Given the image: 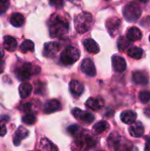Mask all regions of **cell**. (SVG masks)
<instances>
[{"label": "cell", "instance_id": "cell-41", "mask_svg": "<svg viewBox=\"0 0 150 151\" xmlns=\"http://www.w3.org/2000/svg\"><path fill=\"white\" fill-rule=\"evenodd\" d=\"M140 2H141V3H147L148 2V0H139Z\"/></svg>", "mask_w": 150, "mask_h": 151}, {"label": "cell", "instance_id": "cell-25", "mask_svg": "<svg viewBox=\"0 0 150 151\" xmlns=\"http://www.w3.org/2000/svg\"><path fill=\"white\" fill-rule=\"evenodd\" d=\"M110 128V125L109 123H107L106 121H99L96 124L94 125L93 127V131L96 134H100L103 132H105L106 130H108Z\"/></svg>", "mask_w": 150, "mask_h": 151}, {"label": "cell", "instance_id": "cell-6", "mask_svg": "<svg viewBox=\"0 0 150 151\" xmlns=\"http://www.w3.org/2000/svg\"><path fill=\"white\" fill-rule=\"evenodd\" d=\"M124 17L126 20L130 22L136 21L141 15V9L136 3H129L127 4L123 10Z\"/></svg>", "mask_w": 150, "mask_h": 151}, {"label": "cell", "instance_id": "cell-24", "mask_svg": "<svg viewBox=\"0 0 150 151\" xmlns=\"http://www.w3.org/2000/svg\"><path fill=\"white\" fill-rule=\"evenodd\" d=\"M10 22L11 24L13 26V27H21L24 22H25V18L24 16L21 14V13H19V12H14L11 15V18H10Z\"/></svg>", "mask_w": 150, "mask_h": 151}, {"label": "cell", "instance_id": "cell-35", "mask_svg": "<svg viewBox=\"0 0 150 151\" xmlns=\"http://www.w3.org/2000/svg\"><path fill=\"white\" fill-rule=\"evenodd\" d=\"M9 7V0H0V14L6 12Z\"/></svg>", "mask_w": 150, "mask_h": 151}, {"label": "cell", "instance_id": "cell-5", "mask_svg": "<svg viewBox=\"0 0 150 151\" xmlns=\"http://www.w3.org/2000/svg\"><path fill=\"white\" fill-rule=\"evenodd\" d=\"M80 57V52L77 48L72 46H68L61 52L60 59L64 65H71L74 64L76 61H78Z\"/></svg>", "mask_w": 150, "mask_h": 151}, {"label": "cell", "instance_id": "cell-26", "mask_svg": "<svg viewBox=\"0 0 150 151\" xmlns=\"http://www.w3.org/2000/svg\"><path fill=\"white\" fill-rule=\"evenodd\" d=\"M127 55L134 59H140L142 58L143 50L139 47H132L129 50H127Z\"/></svg>", "mask_w": 150, "mask_h": 151}, {"label": "cell", "instance_id": "cell-31", "mask_svg": "<svg viewBox=\"0 0 150 151\" xmlns=\"http://www.w3.org/2000/svg\"><path fill=\"white\" fill-rule=\"evenodd\" d=\"M67 132H68L72 136L76 137L77 135H79V134L82 132V129H81L78 125H72V126H70V127L67 128Z\"/></svg>", "mask_w": 150, "mask_h": 151}, {"label": "cell", "instance_id": "cell-32", "mask_svg": "<svg viewBox=\"0 0 150 151\" xmlns=\"http://www.w3.org/2000/svg\"><path fill=\"white\" fill-rule=\"evenodd\" d=\"M139 99L143 104L149 103L150 101V91H141V92H140Z\"/></svg>", "mask_w": 150, "mask_h": 151}, {"label": "cell", "instance_id": "cell-38", "mask_svg": "<svg viewBox=\"0 0 150 151\" xmlns=\"http://www.w3.org/2000/svg\"><path fill=\"white\" fill-rule=\"evenodd\" d=\"M144 114H145L148 118H149L150 119V107L146 108V109L144 110Z\"/></svg>", "mask_w": 150, "mask_h": 151}, {"label": "cell", "instance_id": "cell-40", "mask_svg": "<svg viewBox=\"0 0 150 151\" xmlns=\"http://www.w3.org/2000/svg\"><path fill=\"white\" fill-rule=\"evenodd\" d=\"M4 50L0 47V58H2L4 57Z\"/></svg>", "mask_w": 150, "mask_h": 151}, {"label": "cell", "instance_id": "cell-39", "mask_svg": "<svg viewBox=\"0 0 150 151\" xmlns=\"http://www.w3.org/2000/svg\"><path fill=\"white\" fill-rule=\"evenodd\" d=\"M4 62L2 61V60H0V73L3 72V70H4Z\"/></svg>", "mask_w": 150, "mask_h": 151}, {"label": "cell", "instance_id": "cell-23", "mask_svg": "<svg viewBox=\"0 0 150 151\" xmlns=\"http://www.w3.org/2000/svg\"><path fill=\"white\" fill-rule=\"evenodd\" d=\"M32 85L28 82H23L20 84L19 88V96L22 99H25L27 97L29 96V95L32 92Z\"/></svg>", "mask_w": 150, "mask_h": 151}, {"label": "cell", "instance_id": "cell-27", "mask_svg": "<svg viewBox=\"0 0 150 151\" xmlns=\"http://www.w3.org/2000/svg\"><path fill=\"white\" fill-rule=\"evenodd\" d=\"M40 149L42 150H57V148L48 139L43 138L41 140L40 142Z\"/></svg>", "mask_w": 150, "mask_h": 151}, {"label": "cell", "instance_id": "cell-29", "mask_svg": "<svg viewBox=\"0 0 150 151\" xmlns=\"http://www.w3.org/2000/svg\"><path fill=\"white\" fill-rule=\"evenodd\" d=\"M131 45V41L128 40V38L126 37H124V36H121L119 37L118 41V48L119 50L121 51H124L126 50L129 46Z\"/></svg>", "mask_w": 150, "mask_h": 151}, {"label": "cell", "instance_id": "cell-37", "mask_svg": "<svg viewBox=\"0 0 150 151\" xmlns=\"http://www.w3.org/2000/svg\"><path fill=\"white\" fill-rule=\"evenodd\" d=\"M145 150L150 151V137L146 138V146H145Z\"/></svg>", "mask_w": 150, "mask_h": 151}, {"label": "cell", "instance_id": "cell-1", "mask_svg": "<svg viewBox=\"0 0 150 151\" xmlns=\"http://www.w3.org/2000/svg\"><path fill=\"white\" fill-rule=\"evenodd\" d=\"M50 35L53 38H62L69 31V22L66 18L54 14L49 21Z\"/></svg>", "mask_w": 150, "mask_h": 151}, {"label": "cell", "instance_id": "cell-20", "mask_svg": "<svg viewBox=\"0 0 150 151\" xmlns=\"http://www.w3.org/2000/svg\"><path fill=\"white\" fill-rule=\"evenodd\" d=\"M126 37L128 38V40H130L131 42H135V41H139L141 37H142V33L141 31L135 27H132L127 30V34H126Z\"/></svg>", "mask_w": 150, "mask_h": 151}, {"label": "cell", "instance_id": "cell-15", "mask_svg": "<svg viewBox=\"0 0 150 151\" xmlns=\"http://www.w3.org/2000/svg\"><path fill=\"white\" fill-rule=\"evenodd\" d=\"M29 134V132L24 127H19L15 134H14V138H13V144L15 146H18L20 144L21 141L24 140L25 138H27Z\"/></svg>", "mask_w": 150, "mask_h": 151}, {"label": "cell", "instance_id": "cell-19", "mask_svg": "<svg viewBox=\"0 0 150 151\" xmlns=\"http://www.w3.org/2000/svg\"><path fill=\"white\" fill-rule=\"evenodd\" d=\"M83 44H84V47L87 50V51L89 52V53L96 54V53H98L100 51V48H99L98 44L93 39H90V38L86 39L83 42Z\"/></svg>", "mask_w": 150, "mask_h": 151}, {"label": "cell", "instance_id": "cell-33", "mask_svg": "<svg viewBox=\"0 0 150 151\" xmlns=\"http://www.w3.org/2000/svg\"><path fill=\"white\" fill-rule=\"evenodd\" d=\"M5 116L3 118V119L0 120V136H4L6 134V122L8 120V119L6 120H4Z\"/></svg>", "mask_w": 150, "mask_h": 151}, {"label": "cell", "instance_id": "cell-13", "mask_svg": "<svg viewBox=\"0 0 150 151\" xmlns=\"http://www.w3.org/2000/svg\"><path fill=\"white\" fill-rule=\"evenodd\" d=\"M61 104L58 100L57 99H52L48 101L43 107V111L45 113L50 114V113H53L55 111H57L61 109Z\"/></svg>", "mask_w": 150, "mask_h": 151}, {"label": "cell", "instance_id": "cell-21", "mask_svg": "<svg viewBox=\"0 0 150 151\" xmlns=\"http://www.w3.org/2000/svg\"><path fill=\"white\" fill-rule=\"evenodd\" d=\"M70 91L73 96H80L84 91V86L78 81H72L70 82Z\"/></svg>", "mask_w": 150, "mask_h": 151}, {"label": "cell", "instance_id": "cell-34", "mask_svg": "<svg viewBox=\"0 0 150 151\" xmlns=\"http://www.w3.org/2000/svg\"><path fill=\"white\" fill-rule=\"evenodd\" d=\"M50 4L57 9H61L64 6V0H49Z\"/></svg>", "mask_w": 150, "mask_h": 151}, {"label": "cell", "instance_id": "cell-16", "mask_svg": "<svg viewBox=\"0 0 150 151\" xmlns=\"http://www.w3.org/2000/svg\"><path fill=\"white\" fill-rule=\"evenodd\" d=\"M133 81L138 85H147L149 83V77L146 73L137 71L133 73Z\"/></svg>", "mask_w": 150, "mask_h": 151}, {"label": "cell", "instance_id": "cell-43", "mask_svg": "<svg viewBox=\"0 0 150 151\" xmlns=\"http://www.w3.org/2000/svg\"><path fill=\"white\" fill-rule=\"evenodd\" d=\"M149 41H150V36H149Z\"/></svg>", "mask_w": 150, "mask_h": 151}, {"label": "cell", "instance_id": "cell-28", "mask_svg": "<svg viewBox=\"0 0 150 151\" xmlns=\"http://www.w3.org/2000/svg\"><path fill=\"white\" fill-rule=\"evenodd\" d=\"M19 50L23 53H27V51H34V44L31 40H25L19 46Z\"/></svg>", "mask_w": 150, "mask_h": 151}, {"label": "cell", "instance_id": "cell-18", "mask_svg": "<svg viewBox=\"0 0 150 151\" xmlns=\"http://www.w3.org/2000/svg\"><path fill=\"white\" fill-rule=\"evenodd\" d=\"M136 118H137V114H136L134 111H130V110L123 111V112L121 113V115H120L121 120H122L125 124H127V125H128V124L131 125V124H133V122H135Z\"/></svg>", "mask_w": 150, "mask_h": 151}, {"label": "cell", "instance_id": "cell-12", "mask_svg": "<svg viewBox=\"0 0 150 151\" xmlns=\"http://www.w3.org/2000/svg\"><path fill=\"white\" fill-rule=\"evenodd\" d=\"M112 65L116 72L122 73L126 69V62L124 58L120 56H113L112 57Z\"/></svg>", "mask_w": 150, "mask_h": 151}, {"label": "cell", "instance_id": "cell-42", "mask_svg": "<svg viewBox=\"0 0 150 151\" xmlns=\"http://www.w3.org/2000/svg\"><path fill=\"white\" fill-rule=\"evenodd\" d=\"M68 1L72 2V3H75V2H78V1H80V0H68Z\"/></svg>", "mask_w": 150, "mask_h": 151}, {"label": "cell", "instance_id": "cell-30", "mask_svg": "<svg viewBox=\"0 0 150 151\" xmlns=\"http://www.w3.org/2000/svg\"><path fill=\"white\" fill-rule=\"evenodd\" d=\"M36 121V117L34 114L29 112V113H27L25 116L22 117V122L27 124V125H33L34 124Z\"/></svg>", "mask_w": 150, "mask_h": 151}, {"label": "cell", "instance_id": "cell-14", "mask_svg": "<svg viewBox=\"0 0 150 151\" xmlns=\"http://www.w3.org/2000/svg\"><path fill=\"white\" fill-rule=\"evenodd\" d=\"M129 133L133 137L139 138L141 137L144 134V127L141 122H133L131 124L129 128Z\"/></svg>", "mask_w": 150, "mask_h": 151}, {"label": "cell", "instance_id": "cell-36", "mask_svg": "<svg viewBox=\"0 0 150 151\" xmlns=\"http://www.w3.org/2000/svg\"><path fill=\"white\" fill-rule=\"evenodd\" d=\"M19 110L25 112H30L32 110V103H26V104H22L19 106Z\"/></svg>", "mask_w": 150, "mask_h": 151}, {"label": "cell", "instance_id": "cell-4", "mask_svg": "<svg viewBox=\"0 0 150 151\" xmlns=\"http://www.w3.org/2000/svg\"><path fill=\"white\" fill-rule=\"evenodd\" d=\"M41 72V68L37 65H34L30 63H26L23 64L22 65L19 66L16 71L15 74L18 79L24 81L29 79L32 75L37 74Z\"/></svg>", "mask_w": 150, "mask_h": 151}, {"label": "cell", "instance_id": "cell-3", "mask_svg": "<svg viewBox=\"0 0 150 151\" xmlns=\"http://www.w3.org/2000/svg\"><path fill=\"white\" fill-rule=\"evenodd\" d=\"M74 141V145L78 150H90L93 147L96 145V141L95 139L88 132H81L79 135L75 137Z\"/></svg>", "mask_w": 150, "mask_h": 151}, {"label": "cell", "instance_id": "cell-10", "mask_svg": "<svg viewBox=\"0 0 150 151\" xmlns=\"http://www.w3.org/2000/svg\"><path fill=\"white\" fill-rule=\"evenodd\" d=\"M80 69L81 71L87 74L88 76H90V77H93L96 74V69H95V66L93 63V61L90 59V58H85L82 63H81V65H80Z\"/></svg>", "mask_w": 150, "mask_h": 151}, {"label": "cell", "instance_id": "cell-17", "mask_svg": "<svg viewBox=\"0 0 150 151\" xmlns=\"http://www.w3.org/2000/svg\"><path fill=\"white\" fill-rule=\"evenodd\" d=\"M109 147L112 150H118L121 145V137L117 133H112L108 138Z\"/></svg>", "mask_w": 150, "mask_h": 151}, {"label": "cell", "instance_id": "cell-2", "mask_svg": "<svg viewBox=\"0 0 150 151\" xmlns=\"http://www.w3.org/2000/svg\"><path fill=\"white\" fill-rule=\"evenodd\" d=\"M93 16L89 12H81L78 14L74 19L75 29L80 34H84L88 32L93 24Z\"/></svg>", "mask_w": 150, "mask_h": 151}, {"label": "cell", "instance_id": "cell-7", "mask_svg": "<svg viewBox=\"0 0 150 151\" xmlns=\"http://www.w3.org/2000/svg\"><path fill=\"white\" fill-rule=\"evenodd\" d=\"M72 114L77 120L85 124H90L95 120V116L92 113L86 111H82L78 108H75L72 111Z\"/></svg>", "mask_w": 150, "mask_h": 151}, {"label": "cell", "instance_id": "cell-9", "mask_svg": "<svg viewBox=\"0 0 150 151\" xmlns=\"http://www.w3.org/2000/svg\"><path fill=\"white\" fill-rule=\"evenodd\" d=\"M60 50V45L56 42H50L45 43L43 48V56L46 58H54Z\"/></svg>", "mask_w": 150, "mask_h": 151}, {"label": "cell", "instance_id": "cell-8", "mask_svg": "<svg viewBox=\"0 0 150 151\" xmlns=\"http://www.w3.org/2000/svg\"><path fill=\"white\" fill-rule=\"evenodd\" d=\"M106 27L111 36H116L121 27V20L117 17H111L106 21Z\"/></svg>", "mask_w": 150, "mask_h": 151}, {"label": "cell", "instance_id": "cell-22", "mask_svg": "<svg viewBox=\"0 0 150 151\" xmlns=\"http://www.w3.org/2000/svg\"><path fill=\"white\" fill-rule=\"evenodd\" d=\"M17 41L14 37L6 35L4 37V46L9 51H14L17 49Z\"/></svg>", "mask_w": 150, "mask_h": 151}, {"label": "cell", "instance_id": "cell-11", "mask_svg": "<svg viewBox=\"0 0 150 151\" xmlns=\"http://www.w3.org/2000/svg\"><path fill=\"white\" fill-rule=\"evenodd\" d=\"M103 105H104V101L102 97H96V98L90 97L86 102V106L93 111H99L103 107Z\"/></svg>", "mask_w": 150, "mask_h": 151}]
</instances>
